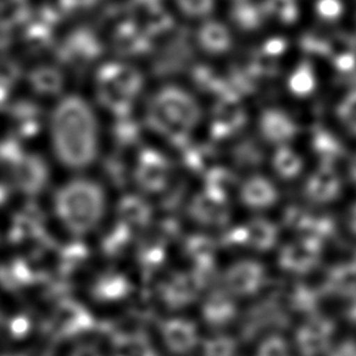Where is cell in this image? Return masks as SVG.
Listing matches in <instances>:
<instances>
[{
  "instance_id": "1",
  "label": "cell",
  "mask_w": 356,
  "mask_h": 356,
  "mask_svg": "<svg viewBox=\"0 0 356 356\" xmlns=\"http://www.w3.org/2000/svg\"><path fill=\"white\" fill-rule=\"evenodd\" d=\"M55 155L65 166L82 168L95 160L99 132L95 113L79 97H67L55 108L50 124Z\"/></svg>"
},
{
  "instance_id": "2",
  "label": "cell",
  "mask_w": 356,
  "mask_h": 356,
  "mask_svg": "<svg viewBox=\"0 0 356 356\" xmlns=\"http://www.w3.org/2000/svg\"><path fill=\"white\" fill-rule=\"evenodd\" d=\"M55 213L65 228L74 234L92 232L105 213V194L100 186L77 178L65 184L54 200Z\"/></svg>"
},
{
  "instance_id": "3",
  "label": "cell",
  "mask_w": 356,
  "mask_h": 356,
  "mask_svg": "<svg viewBox=\"0 0 356 356\" xmlns=\"http://www.w3.org/2000/svg\"><path fill=\"white\" fill-rule=\"evenodd\" d=\"M200 108L193 97L178 87L158 92L149 105V120L154 129L168 137H181L198 124Z\"/></svg>"
},
{
  "instance_id": "4",
  "label": "cell",
  "mask_w": 356,
  "mask_h": 356,
  "mask_svg": "<svg viewBox=\"0 0 356 356\" xmlns=\"http://www.w3.org/2000/svg\"><path fill=\"white\" fill-rule=\"evenodd\" d=\"M265 267L254 260H241L228 267L223 283L232 297H249L261 291L266 283Z\"/></svg>"
},
{
  "instance_id": "5",
  "label": "cell",
  "mask_w": 356,
  "mask_h": 356,
  "mask_svg": "<svg viewBox=\"0 0 356 356\" xmlns=\"http://www.w3.org/2000/svg\"><path fill=\"white\" fill-rule=\"evenodd\" d=\"M102 77V98L111 108L129 104L140 88V77L129 67L108 70Z\"/></svg>"
},
{
  "instance_id": "6",
  "label": "cell",
  "mask_w": 356,
  "mask_h": 356,
  "mask_svg": "<svg viewBox=\"0 0 356 356\" xmlns=\"http://www.w3.org/2000/svg\"><path fill=\"white\" fill-rule=\"evenodd\" d=\"M321 257V243L314 236L289 243L280 252L278 262L283 270L291 273H307L314 270Z\"/></svg>"
},
{
  "instance_id": "7",
  "label": "cell",
  "mask_w": 356,
  "mask_h": 356,
  "mask_svg": "<svg viewBox=\"0 0 356 356\" xmlns=\"http://www.w3.org/2000/svg\"><path fill=\"white\" fill-rule=\"evenodd\" d=\"M334 323L325 317H315L297 332V346L305 356H316L330 346L334 334Z\"/></svg>"
},
{
  "instance_id": "8",
  "label": "cell",
  "mask_w": 356,
  "mask_h": 356,
  "mask_svg": "<svg viewBox=\"0 0 356 356\" xmlns=\"http://www.w3.org/2000/svg\"><path fill=\"white\" fill-rule=\"evenodd\" d=\"M341 187V179L336 171L330 166H323L307 179L305 195L312 203H331L338 198Z\"/></svg>"
},
{
  "instance_id": "9",
  "label": "cell",
  "mask_w": 356,
  "mask_h": 356,
  "mask_svg": "<svg viewBox=\"0 0 356 356\" xmlns=\"http://www.w3.org/2000/svg\"><path fill=\"white\" fill-rule=\"evenodd\" d=\"M260 131L262 137L270 143L287 145L298 132L297 124L293 122L289 115L281 110L268 109L260 118Z\"/></svg>"
},
{
  "instance_id": "10",
  "label": "cell",
  "mask_w": 356,
  "mask_h": 356,
  "mask_svg": "<svg viewBox=\"0 0 356 356\" xmlns=\"http://www.w3.org/2000/svg\"><path fill=\"white\" fill-rule=\"evenodd\" d=\"M278 191L275 184L262 176L248 178L241 188V200L248 208L264 210L277 202Z\"/></svg>"
},
{
  "instance_id": "11",
  "label": "cell",
  "mask_w": 356,
  "mask_h": 356,
  "mask_svg": "<svg viewBox=\"0 0 356 356\" xmlns=\"http://www.w3.org/2000/svg\"><path fill=\"white\" fill-rule=\"evenodd\" d=\"M194 216L205 225H222L229 218V209L225 198V193L213 189L202 194L194 204Z\"/></svg>"
},
{
  "instance_id": "12",
  "label": "cell",
  "mask_w": 356,
  "mask_h": 356,
  "mask_svg": "<svg viewBox=\"0 0 356 356\" xmlns=\"http://www.w3.org/2000/svg\"><path fill=\"white\" fill-rule=\"evenodd\" d=\"M163 331L168 348L176 353H187L198 344V330L193 322L172 320L165 323Z\"/></svg>"
},
{
  "instance_id": "13",
  "label": "cell",
  "mask_w": 356,
  "mask_h": 356,
  "mask_svg": "<svg viewBox=\"0 0 356 356\" xmlns=\"http://www.w3.org/2000/svg\"><path fill=\"white\" fill-rule=\"evenodd\" d=\"M243 238L249 247L265 252L277 243L278 229L273 222L265 218H255L244 228Z\"/></svg>"
},
{
  "instance_id": "14",
  "label": "cell",
  "mask_w": 356,
  "mask_h": 356,
  "mask_svg": "<svg viewBox=\"0 0 356 356\" xmlns=\"http://www.w3.org/2000/svg\"><path fill=\"white\" fill-rule=\"evenodd\" d=\"M199 43L210 54H223L231 48L232 37L227 27L218 21L205 22L199 31Z\"/></svg>"
},
{
  "instance_id": "15",
  "label": "cell",
  "mask_w": 356,
  "mask_h": 356,
  "mask_svg": "<svg viewBox=\"0 0 356 356\" xmlns=\"http://www.w3.org/2000/svg\"><path fill=\"white\" fill-rule=\"evenodd\" d=\"M229 293L216 292L209 298L204 307V317L213 326H223L236 315V305Z\"/></svg>"
},
{
  "instance_id": "16",
  "label": "cell",
  "mask_w": 356,
  "mask_h": 356,
  "mask_svg": "<svg viewBox=\"0 0 356 356\" xmlns=\"http://www.w3.org/2000/svg\"><path fill=\"white\" fill-rule=\"evenodd\" d=\"M273 163L278 176L284 179H293L302 172V158L287 145H280L273 156Z\"/></svg>"
},
{
  "instance_id": "17",
  "label": "cell",
  "mask_w": 356,
  "mask_h": 356,
  "mask_svg": "<svg viewBox=\"0 0 356 356\" xmlns=\"http://www.w3.org/2000/svg\"><path fill=\"white\" fill-rule=\"evenodd\" d=\"M265 4V11L278 21L291 24L297 19L298 6L296 0H266Z\"/></svg>"
},
{
  "instance_id": "18",
  "label": "cell",
  "mask_w": 356,
  "mask_h": 356,
  "mask_svg": "<svg viewBox=\"0 0 356 356\" xmlns=\"http://www.w3.org/2000/svg\"><path fill=\"white\" fill-rule=\"evenodd\" d=\"M314 86H315V79H314L310 69L305 66L298 69L289 81V87L297 95H304L310 93Z\"/></svg>"
},
{
  "instance_id": "19",
  "label": "cell",
  "mask_w": 356,
  "mask_h": 356,
  "mask_svg": "<svg viewBox=\"0 0 356 356\" xmlns=\"http://www.w3.org/2000/svg\"><path fill=\"white\" fill-rule=\"evenodd\" d=\"M184 14L192 17H205L213 10L215 0H177Z\"/></svg>"
},
{
  "instance_id": "20",
  "label": "cell",
  "mask_w": 356,
  "mask_h": 356,
  "mask_svg": "<svg viewBox=\"0 0 356 356\" xmlns=\"http://www.w3.org/2000/svg\"><path fill=\"white\" fill-rule=\"evenodd\" d=\"M338 116L343 124L356 134V92L346 95L338 108Z\"/></svg>"
},
{
  "instance_id": "21",
  "label": "cell",
  "mask_w": 356,
  "mask_h": 356,
  "mask_svg": "<svg viewBox=\"0 0 356 356\" xmlns=\"http://www.w3.org/2000/svg\"><path fill=\"white\" fill-rule=\"evenodd\" d=\"M257 356H289L287 343L278 337H273L262 343Z\"/></svg>"
},
{
  "instance_id": "22",
  "label": "cell",
  "mask_w": 356,
  "mask_h": 356,
  "mask_svg": "<svg viewBox=\"0 0 356 356\" xmlns=\"http://www.w3.org/2000/svg\"><path fill=\"white\" fill-rule=\"evenodd\" d=\"M316 11L323 20H336L343 11L341 0H318Z\"/></svg>"
},
{
  "instance_id": "23",
  "label": "cell",
  "mask_w": 356,
  "mask_h": 356,
  "mask_svg": "<svg viewBox=\"0 0 356 356\" xmlns=\"http://www.w3.org/2000/svg\"><path fill=\"white\" fill-rule=\"evenodd\" d=\"M337 353L333 356H356V346L354 344H344L337 349Z\"/></svg>"
},
{
  "instance_id": "24",
  "label": "cell",
  "mask_w": 356,
  "mask_h": 356,
  "mask_svg": "<svg viewBox=\"0 0 356 356\" xmlns=\"http://www.w3.org/2000/svg\"><path fill=\"white\" fill-rule=\"evenodd\" d=\"M348 318L353 323H356V297L353 302H351L349 307H348Z\"/></svg>"
},
{
  "instance_id": "25",
  "label": "cell",
  "mask_w": 356,
  "mask_h": 356,
  "mask_svg": "<svg viewBox=\"0 0 356 356\" xmlns=\"http://www.w3.org/2000/svg\"><path fill=\"white\" fill-rule=\"evenodd\" d=\"M349 226H350L351 232L356 234V204L354 208L351 209L350 218H349Z\"/></svg>"
},
{
  "instance_id": "26",
  "label": "cell",
  "mask_w": 356,
  "mask_h": 356,
  "mask_svg": "<svg viewBox=\"0 0 356 356\" xmlns=\"http://www.w3.org/2000/svg\"><path fill=\"white\" fill-rule=\"evenodd\" d=\"M350 173L351 177H353V179H354V181H355L356 184V156L355 158L353 159V161H351Z\"/></svg>"
}]
</instances>
